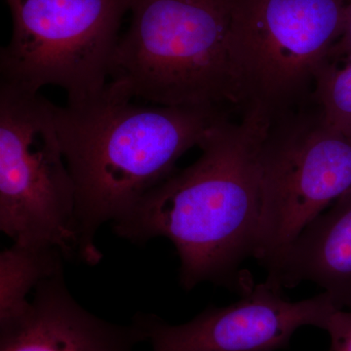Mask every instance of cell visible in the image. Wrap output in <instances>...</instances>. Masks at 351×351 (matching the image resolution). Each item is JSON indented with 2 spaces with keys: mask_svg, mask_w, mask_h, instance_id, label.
<instances>
[{
  "mask_svg": "<svg viewBox=\"0 0 351 351\" xmlns=\"http://www.w3.org/2000/svg\"><path fill=\"white\" fill-rule=\"evenodd\" d=\"M272 119L247 108L239 122L219 120L195 162L175 171L112 223L135 244L164 237L180 258L186 291L204 282L248 292L255 284L242 265L255 258L262 211V154Z\"/></svg>",
  "mask_w": 351,
  "mask_h": 351,
  "instance_id": "6da1fadb",
  "label": "cell"
},
{
  "mask_svg": "<svg viewBox=\"0 0 351 351\" xmlns=\"http://www.w3.org/2000/svg\"><path fill=\"white\" fill-rule=\"evenodd\" d=\"M133 100L108 82L93 98L55 106L58 137L75 186L77 260L88 265L103 258L95 243L101 226L130 213L226 117L215 108Z\"/></svg>",
  "mask_w": 351,
  "mask_h": 351,
  "instance_id": "7a4b0ae2",
  "label": "cell"
},
{
  "mask_svg": "<svg viewBox=\"0 0 351 351\" xmlns=\"http://www.w3.org/2000/svg\"><path fill=\"white\" fill-rule=\"evenodd\" d=\"M110 82L167 107L243 103L230 47L232 0H132Z\"/></svg>",
  "mask_w": 351,
  "mask_h": 351,
  "instance_id": "3957f363",
  "label": "cell"
},
{
  "mask_svg": "<svg viewBox=\"0 0 351 351\" xmlns=\"http://www.w3.org/2000/svg\"><path fill=\"white\" fill-rule=\"evenodd\" d=\"M55 104L0 82V230L14 243L77 260L75 191Z\"/></svg>",
  "mask_w": 351,
  "mask_h": 351,
  "instance_id": "277c9868",
  "label": "cell"
},
{
  "mask_svg": "<svg viewBox=\"0 0 351 351\" xmlns=\"http://www.w3.org/2000/svg\"><path fill=\"white\" fill-rule=\"evenodd\" d=\"M6 2L13 29L10 41L0 51V82L32 93L60 87L69 104L103 91L132 0Z\"/></svg>",
  "mask_w": 351,
  "mask_h": 351,
  "instance_id": "5b68a950",
  "label": "cell"
},
{
  "mask_svg": "<svg viewBox=\"0 0 351 351\" xmlns=\"http://www.w3.org/2000/svg\"><path fill=\"white\" fill-rule=\"evenodd\" d=\"M351 0H232L230 47L248 108L274 119L313 85Z\"/></svg>",
  "mask_w": 351,
  "mask_h": 351,
  "instance_id": "8992f818",
  "label": "cell"
},
{
  "mask_svg": "<svg viewBox=\"0 0 351 351\" xmlns=\"http://www.w3.org/2000/svg\"><path fill=\"white\" fill-rule=\"evenodd\" d=\"M351 189V140L319 115L289 133L269 134L262 154V211L255 258L263 267Z\"/></svg>",
  "mask_w": 351,
  "mask_h": 351,
  "instance_id": "52a82bcc",
  "label": "cell"
},
{
  "mask_svg": "<svg viewBox=\"0 0 351 351\" xmlns=\"http://www.w3.org/2000/svg\"><path fill=\"white\" fill-rule=\"evenodd\" d=\"M241 295L230 306L208 307L184 324H170L152 313H138L133 320L152 351H276L287 348L300 328L325 330L339 309L324 292L286 301L267 280Z\"/></svg>",
  "mask_w": 351,
  "mask_h": 351,
  "instance_id": "ba28073f",
  "label": "cell"
},
{
  "mask_svg": "<svg viewBox=\"0 0 351 351\" xmlns=\"http://www.w3.org/2000/svg\"><path fill=\"white\" fill-rule=\"evenodd\" d=\"M145 341L135 321L117 324L85 309L64 270L38 284L24 313L0 324V351H136Z\"/></svg>",
  "mask_w": 351,
  "mask_h": 351,
  "instance_id": "9c48e42d",
  "label": "cell"
},
{
  "mask_svg": "<svg viewBox=\"0 0 351 351\" xmlns=\"http://www.w3.org/2000/svg\"><path fill=\"white\" fill-rule=\"evenodd\" d=\"M265 269L267 280L280 290L314 283L337 308H351V189L311 221Z\"/></svg>",
  "mask_w": 351,
  "mask_h": 351,
  "instance_id": "30bf717a",
  "label": "cell"
},
{
  "mask_svg": "<svg viewBox=\"0 0 351 351\" xmlns=\"http://www.w3.org/2000/svg\"><path fill=\"white\" fill-rule=\"evenodd\" d=\"M63 252L53 247L13 243L0 254V324L24 313L27 295L39 283L64 270Z\"/></svg>",
  "mask_w": 351,
  "mask_h": 351,
  "instance_id": "8fae6325",
  "label": "cell"
},
{
  "mask_svg": "<svg viewBox=\"0 0 351 351\" xmlns=\"http://www.w3.org/2000/svg\"><path fill=\"white\" fill-rule=\"evenodd\" d=\"M313 85L323 123L351 140V56L326 62Z\"/></svg>",
  "mask_w": 351,
  "mask_h": 351,
  "instance_id": "7c38bea8",
  "label": "cell"
},
{
  "mask_svg": "<svg viewBox=\"0 0 351 351\" xmlns=\"http://www.w3.org/2000/svg\"><path fill=\"white\" fill-rule=\"evenodd\" d=\"M325 331L329 334V351H351V313L337 309L328 320Z\"/></svg>",
  "mask_w": 351,
  "mask_h": 351,
  "instance_id": "4fadbf2b",
  "label": "cell"
},
{
  "mask_svg": "<svg viewBox=\"0 0 351 351\" xmlns=\"http://www.w3.org/2000/svg\"><path fill=\"white\" fill-rule=\"evenodd\" d=\"M348 56H351V2L346 11L345 25L341 38L332 46L328 61H335Z\"/></svg>",
  "mask_w": 351,
  "mask_h": 351,
  "instance_id": "5bb4252c",
  "label": "cell"
}]
</instances>
